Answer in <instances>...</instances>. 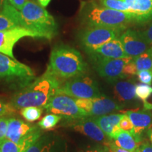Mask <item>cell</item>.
<instances>
[{
	"label": "cell",
	"instance_id": "9",
	"mask_svg": "<svg viewBox=\"0 0 152 152\" xmlns=\"http://www.w3.org/2000/svg\"><path fill=\"white\" fill-rule=\"evenodd\" d=\"M123 30L106 27H87L80 33L79 39L85 51L92 50L119 37Z\"/></svg>",
	"mask_w": 152,
	"mask_h": 152
},
{
	"label": "cell",
	"instance_id": "32",
	"mask_svg": "<svg viewBox=\"0 0 152 152\" xmlns=\"http://www.w3.org/2000/svg\"><path fill=\"white\" fill-rule=\"evenodd\" d=\"M123 75H124L125 78V77H128V76H132L135 75L137 73V70L136 66L134 64V61H133L132 59L130 61L128 64H127L125 66L124 68H123Z\"/></svg>",
	"mask_w": 152,
	"mask_h": 152
},
{
	"label": "cell",
	"instance_id": "1",
	"mask_svg": "<svg viewBox=\"0 0 152 152\" xmlns=\"http://www.w3.org/2000/svg\"><path fill=\"white\" fill-rule=\"evenodd\" d=\"M61 85L59 79L47 70L42 75L16 93L11 98L10 104L16 110L30 106L43 109L58 94Z\"/></svg>",
	"mask_w": 152,
	"mask_h": 152
},
{
	"label": "cell",
	"instance_id": "41",
	"mask_svg": "<svg viewBox=\"0 0 152 152\" xmlns=\"http://www.w3.org/2000/svg\"><path fill=\"white\" fill-rule=\"evenodd\" d=\"M144 109L152 110V104L148 103L147 102H144Z\"/></svg>",
	"mask_w": 152,
	"mask_h": 152
},
{
	"label": "cell",
	"instance_id": "31",
	"mask_svg": "<svg viewBox=\"0 0 152 152\" xmlns=\"http://www.w3.org/2000/svg\"><path fill=\"white\" fill-rule=\"evenodd\" d=\"M137 75L140 81L144 84L151 85L152 84V71H137Z\"/></svg>",
	"mask_w": 152,
	"mask_h": 152
},
{
	"label": "cell",
	"instance_id": "18",
	"mask_svg": "<svg viewBox=\"0 0 152 152\" xmlns=\"http://www.w3.org/2000/svg\"><path fill=\"white\" fill-rule=\"evenodd\" d=\"M124 114L113 113L100 116H94L92 118L97 123L101 129L110 140L114 137L121 131L119 124Z\"/></svg>",
	"mask_w": 152,
	"mask_h": 152
},
{
	"label": "cell",
	"instance_id": "15",
	"mask_svg": "<svg viewBox=\"0 0 152 152\" xmlns=\"http://www.w3.org/2000/svg\"><path fill=\"white\" fill-rule=\"evenodd\" d=\"M25 152H67L66 144L53 134L42 135Z\"/></svg>",
	"mask_w": 152,
	"mask_h": 152
},
{
	"label": "cell",
	"instance_id": "16",
	"mask_svg": "<svg viewBox=\"0 0 152 152\" xmlns=\"http://www.w3.org/2000/svg\"><path fill=\"white\" fill-rule=\"evenodd\" d=\"M87 53L94 60L101 58H122L128 56L123 49L119 37L115 38L97 48L87 51Z\"/></svg>",
	"mask_w": 152,
	"mask_h": 152
},
{
	"label": "cell",
	"instance_id": "27",
	"mask_svg": "<svg viewBox=\"0 0 152 152\" xmlns=\"http://www.w3.org/2000/svg\"><path fill=\"white\" fill-rule=\"evenodd\" d=\"M135 94L137 97L143 101V102H147L148 98L152 94V87L144 83L137 84L135 87Z\"/></svg>",
	"mask_w": 152,
	"mask_h": 152
},
{
	"label": "cell",
	"instance_id": "33",
	"mask_svg": "<svg viewBox=\"0 0 152 152\" xmlns=\"http://www.w3.org/2000/svg\"><path fill=\"white\" fill-rule=\"evenodd\" d=\"M139 33L144 40L152 47V23L150 24L146 29L139 31Z\"/></svg>",
	"mask_w": 152,
	"mask_h": 152
},
{
	"label": "cell",
	"instance_id": "39",
	"mask_svg": "<svg viewBox=\"0 0 152 152\" xmlns=\"http://www.w3.org/2000/svg\"><path fill=\"white\" fill-rule=\"evenodd\" d=\"M51 0H37V2L39 4H40L42 7L45 8L47 6L49 5V4L50 3Z\"/></svg>",
	"mask_w": 152,
	"mask_h": 152
},
{
	"label": "cell",
	"instance_id": "6",
	"mask_svg": "<svg viewBox=\"0 0 152 152\" xmlns=\"http://www.w3.org/2000/svg\"><path fill=\"white\" fill-rule=\"evenodd\" d=\"M40 129L38 125H33L16 118H9L6 138L28 149L42 136Z\"/></svg>",
	"mask_w": 152,
	"mask_h": 152
},
{
	"label": "cell",
	"instance_id": "42",
	"mask_svg": "<svg viewBox=\"0 0 152 152\" xmlns=\"http://www.w3.org/2000/svg\"><path fill=\"white\" fill-rule=\"evenodd\" d=\"M5 0H0V11L2 10V7L4 5V3Z\"/></svg>",
	"mask_w": 152,
	"mask_h": 152
},
{
	"label": "cell",
	"instance_id": "13",
	"mask_svg": "<svg viewBox=\"0 0 152 152\" xmlns=\"http://www.w3.org/2000/svg\"><path fill=\"white\" fill-rule=\"evenodd\" d=\"M119 39L126 54L132 58L143 54L151 47L140 35L139 31L132 29L125 30Z\"/></svg>",
	"mask_w": 152,
	"mask_h": 152
},
{
	"label": "cell",
	"instance_id": "37",
	"mask_svg": "<svg viewBox=\"0 0 152 152\" xmlns=\"http://www.w3.org/2000/svg\"><path fill=\"white\" fill-rule=\"evenodd\" d=\"M107 146V148L109 149V151L111 152H131L130 151H128V150L123 149L122 148H120L117 147L113 142H109L107 144H106Z\"/></svg>",
	"mask_w": 152,
	"mask_h": 152
},
{
	"label": "cell",
	"instance_id": "30",
	"mask_svg": "<svg viewBox=\"0 0 152 152\" xmlns=\"http://www.w3.org/2000/svg\"><path fill=\"white\" fill-rule=\"evenodd\" d=\"M16 111V109L11 106L10 103L5 102L2 99L0 98V117L5 116L7 115H11Z\"/></svg>",
	"mask_w": 152,
	"mask_h": 152
},
{
	"label": "cell",
	"instance_id": "14",
	"mask_svg": "<svg viewBox=\"0 0 152 152\" xmlns=\"http://www.w3.org/2000/svg\"><path fill=\"white\" fill-rule=\"evenodd\" d=\"M71 127L76 132H78L88 137L94 141L107 144L110 139L101 129L92 118L85 117L80 118L77 122L71 124Z\"/></svg>",
	"mask_w": 152,
	"mask_h": 152
},
{
	"label": "cell",
	"instance_id": "36",
	"mask_svg": "<svg viewBox=\"0 0 152 152\" xmlns=\"http://www.w3.org/2000/svg\"><path fill=\"white\" fill-rule=\"evenodd\" d=\"M9 2L18 11H20L28 0H8Z\"/></svg>",
	"mask_w": 152,
	"mask_h": 152
},
{
	"label": "cell",
	"instance_id": "5",
	"mask_svg": "<svg viewBox=\"0 0 152 152\" xmlns=\"http://www.w3.org/2000/svg\"><path fill=\"white\" fill-rule=\"evenodd\" d=\"M35 79V73L31 68L0 53V80L13 83L22 89Z\"/></svg>",
	"mask_w": 152,
	"mask_h": 152
},
{
	"label": "cell",
	"instance_id": "38",
	"mask_svg": "<svg viewBox=\"0 0 152 152\" xmlns=\"http://www.w3.org/2000/svg\"><path fill=\"white\" fill-rule=\"evenodd\" d=\"M81 152H106V149L100 147H96L89 148V149H85L84 151Z\"/></svg>",
	"mask_w": 152,
	"mask_h": 152
},
{
	"label": "cell",
	"instance_id": "21",
	"mask_svg": "<svg viewBox=\"0 0 152 152\" xmlns=\"http://www.w3.org/2000/svg\"><path fill=\"white\" fill-rule=\"evenodd\" d=\"M113 143L120 148L131 152H137L141 142L137 140L135 137L126 131L121 130L113 139Z\"/></svg>",
	"mask_w": 152,
	"mask_h": 152
},
{
	"label": "cell",
	"instance_id": "7",
	"mask_svg": "<svg viewBox=\"0 0 152 152\" xmlns=\"http://www.w3.org/2000/svg\"><path fill=\"white\" fill-rule=\"evenodd\" d=\"M58 93L75 99H90L102 95L97 83L85 75L68 80L61 85Z\"/></svg>",
	"mask_w": 152,
	"mask_h": 152
},
{
	"label": "cell",
	"instance_id": "4",
	"mask_svg": "<svg viewBox=\"0 0 152 152\" xmlns=\"http://www.w3.org/2000/svg\"><path fill=\"white\" fill-rule=\"evenodd\" d=\"M82 22L87 27H106L124 30L134 16L130 13L114 10L94 2H84L80 9Z\"/></svg>",
	"mask_w": 152,
	"mask_h": 152
},
{
	"label": "cell",
	"instance_id": "19",
	"mask_svg": "<svg viewBox=\"0 0 152 152\" xmlns=\"http://www.w3.org/2000/svg\"><path fill=\"white\" fill-rule=\"evenodd\" d=\"M128 4L138 22L152 20V0H123Z\"/></svg>",
	"mask_w": 152,
	"mask_h": 152
},
{
	"label": "cell",
	"instance_id": "43",
	"mask_svg": "<svg viewBox=\"0 0 152 152\" xmlns=\"http://www.w3.org/2000/svg\"><path fill=\"white\" fill-rule=\"evenodd\" d=\"M110 152H111V151H110Z\"/></svg>",
	"mask_w": 152,
	"mask_h": 152
},
{
	"label": "cell",
	"instance_id": "25",
	"mask_svg": "<svg viewBox=\"0 0 152 152\" xmlns=\"http://www.w3.org/2000/svg\"><path fill=\"white\" fill-rule=\"evenodd\" d=\"M62 117L61 115H56L54 113L47 114L44 116L41 121L38 123V125L42 130H48L54 128L58 123L61 120Z\"/></svg>",
	"mask_w": 152,
	"mask_h": 152
},
{
	"label": "cell",
	"instance_id": "34",
	"mask_svg": "<svg viewBox=\"0 0 152 152\" xmlns=\"http://www.w3.org/2000/svg\"><path fill=\"white\" fill-rule=\"evenodd\" d=\"M9 118L6 116L0 117V140L6 138V134L8 128Z\"/></svg>",
	"mask_w": 152,
	"mask_h": 152
},
{
	"label": "cell",
	"instance_id": "29",
	"mask_svg": "<svg viewBox=\"0 0 152 152\" xmlns=\"http://www.w3.org/2000/svg\"><path fill=\"white\" fill-rule=\"evenodd\" d=\"M119 126L122 130L130 132L132 135L134 134V126H133L132 121L125 113L120 122Z\"/></svg>",
	"mask_w": 152,
	"mask_h": 152
},
{
	"label": "cell",
	"instance_id": "11",
	"mask_svg": "<svg viewBox=\"0 0 152 152\" xmlns=\"http://www.w3.org/2000/svg\"><path fill=\"white\" fill-rule=\"evenodd\" d=\"M40 38L39 35L35 32L26 29L21 26L10 28V29L0 31V53L16 59L13 49L15 45L23 37Z\"/></svg>",
	"mask_w": 152,
	"mask_h": 152
},
{
	"label": "cell",
	"instance_id": "12",
	"mask_svg": "<svg viewBox=\"0 0 152 152\" xmlns=\"http://www.w3.org/2000/svg\"><path fill=\"white\" fill-rule=\"evenodd\" d=\"M132 57L122 58H101L94 60L95 70L101 77L109 80L125 78L123 71L125 66L132 61Z\"/></svg>",
	"mask_w": 152,
	"mask_h": 152
},
{
	"label": "cell",
	"instance_id": "10",
	"mask_svg": "<svg viewBox=\"0 0 152 152\" xmlns=\"http://www.w3.org/2000/svg\"><path fill=\"white\" fill-rule=\"evenodd\" d=\"M76 103L86 112L88 116H100L112 112L118 111L123 106L107 96H100L90 99H75Z\"/></svg>",
	"mask_w": 152,
	"mask_h": 152
},
{
	"label": "cell",
	"instance_id": "8",
	"mask_svg": "<svg viewBox=\"0 0 152 152\" xmlns=\"http://www.w3.org/2000/svg\"><path fill=\"white\" fill-rule=\"evenodd\" d=\"M47 112L68 119H80L88 117L86 112L76 103L75 98L64 94H57L45 106Z\"/></svg>",
	"mask_w": 152,
	"mask_h": 152
},
{
	"label": "cell",
	"instance_id": "35",
	"mask_svg": "<svg viewBox=\"0 0 152 152\" xmlns=\"http://www.w3.org/2000/svg\"><path fill=\"white\" fill-rule=\"evenodd\" d=\"M137 152H152V144L147 141L142 142L140 144Z\"/></svg>",
	"mask_w": 152,
	"mask_h": 152
},
{
	"label": "cell",
	"instance_id": "24",
	"mask_svg": "<svg viewBox=\"0 0 152 152\" xmlns=\"http://www.w3.org/2000/svg\"><path fill=\"white\" fill-rule=\"evenodd\" d=\"M100 1L102 6L104 7H107V8L114 9V10L123 11V12L130 13L132 14V11L130 7L123 0H100Z\"/></svg>",
	"mask_w": 152,
	"mask_h": 152
},
{
	"label": "cell",
	"instance_id": "2",
	"mask_svg": "<svg viewBox=\"0 0 152 152\" xmlns=\"http://www.w3.org/2000/svg\"><path fill=\"white\" fill-rule=\"evenodd\" d=\"M47 70L59 80H69L85 75L87 65L77 49L60 44L52 49Z\"/></svg>",
	"mask_w": 152,
	"mask_h": 152
},
{
	"label": "cell",
	"instance_id": "28",
	"mask_svg": "<svg viewBox=\"0 0 152 152\" xmlns=\"http://www.w3.org/2000/svg\"><path fill=\"white\" fill-rule=\"evenodd\" d=\"M19 26L16 20H14L7 13L1 10L0 11V31L10 29Z\"/></svg>",
	"mask_w": 152,
	"mask_h": 152
},
{
	"label": "cell",
	"instance_id": "22",
	"mask_svg": "<svg viewBox=\"0 0 152 152\" xmlns=\"http://www.w3.org/2000/svg\"><path fill=\"white\" fill-rule=\"evenodd\" d=\"M132 61L135 64L137 71H152V47L143 54L133 58Z\"/></svg>",
	"mask_w": 152,
	"mask_h": 152
},
{
	"label": "cell",
	"instance_id": "3",
	"mask_svg": "<svg viewBox=\"0 0 152 152\" xmlns=\"http://www.w3.org/2000/svg\"><path fill=\"white\" fill-rule=\"evenodd\" d=\"M19 26L35 32L40 38L52 39L58 33V25L54 17L40 4L28 0L18 11Z\"/></svg>",
	"mask_w": 152,
	"mask_h": 152
},
{
	"label": "cell",
	"instance_id": "17",
	"mask_svg": "<svg viewBox=\"0 0 152 152\" xmlns=\"http://www.w3.org/2000/svg\"><path fill=\"white\" fill-rule=\"evenodd\" d=\"M132 121L134 126V134L139 142H142V136L144 131L151 128L152 125V114L149 110L143 111H128L125 113Z\"/></svg>",
	"mask_w": 152,
	"mask_h": 152
},
{
	"label": "cell",
	"instance_id": "26",
	"mask_svg": "<svg viewBox=\"0 0 152 152\" xmlns=\"http://www.w3.org/2000/svg\"><path fill=\"white\" fill-rule=\"evenodd\" d=\"M27 148L23 145H18L8 139L0 140V152H25Z\"/></svg>",
	"mask_w": 152,
	"mask_h": 152
},
{
	"label": "cell",
	"instance_id": "40",
	"mask_svg": "<svg viewBox=\"0 0 152 152\" xmlns=\"http://www.w3.org/2000/svg\"><path fill=\"white\" fill-rule=\"evenodd\" d=\"M147 134L148 137H149V140L150 142H151V144H152V129L149 128V130H147Z\"/></svg>",
	"mask_w": 152,
	"mask_h": 152
},
{
	"label": "cell",
	"instance_id": "23",
	"mask_svg": "<svg viewBox=\"0 0 152 152\" xmlns=\"http://www.w3.org/2000/svg\"><path fill=\"white\" fill-rule=\"evenodd\" d=\"M42 108L30 106V107L23 108L20 109V114L26 121L32 123L37 121L42 114Z\"/></svg>",
	"mask_w": 152,
	"mask_h": 152
},
{
	"label": "cell",
	"instance_id": "20",
	"mask_svg": "<svg viewBox=\"0 0 152 152\" xmlns=\"http://www.w3.org/2000/svg\"><path fill=\"white\" fill-rule=\"evenodd\" d=\"M135 83L131 80H121L115 83L113 87L115 97L121 103H129L136 99Z\"/></svg>",
	"mask_w": 152,
	"mask_h": 152
}]
</instances>
